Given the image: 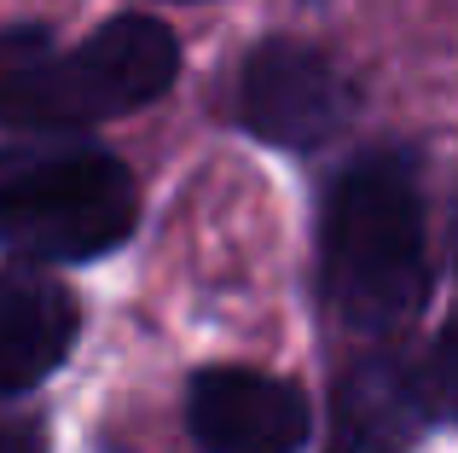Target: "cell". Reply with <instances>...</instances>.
Listing matches in <instances>:
<instances>
[{"mask_svg":"<svg viewBox=\"0 0 458 453\" xmlns=\"http://www.w3.org/2000/svg\"><path fill=\"white\" fill-rule=\"evenodd\" d=\"M319 291L360 338H389L429 303V233L401 146L354 158L319 209Z\"/></svg>","mask_w":458,"mask_h":453,"instance_id":"obj_1","label":"cell"},{"mask_svg":"<svg viewBox=\"0 0 458 453\" xmlns=\"http://www.w3.org/2000/svg\"><path fill=\"white\" fill-rule=\"evenodd\" d=\"M180 76V41L163 18L116 12L111 23L53 53L41 23H12L0 41V105L6 134H88L163 99Z\"/></svg>","mask_w":458,"mask_h":453,"instance_id":"obj_2","label":"cell"},{"mask_svg":"<svg viewBox=\"0 0 458 453\" xmlns=\"http://www.w3.org/2000/svg\"><path fill=\"white\" fill-rule=\"evenodd\" d=\"M140 226V186L116 151L88 134H6L0 233L18 261H99Z\"/></svg>","mask_w":458,"mask_h":453,"instance_id":"obj_3","label":"cell"},{"mask_svg":"<svg viewBox=\"0 0 458 453\" xmlns=\"http://www.w3.org/2000/svg\"><path fill=\"white\" fill-rule=\"evenodd\" d=\"M238 128L279 151H319L360 116V88L331 53L296 35L256 41L233 88Z\"/></svg>","mask_w":458,"mask_h":453,"instance_id":"obj_4","label":"cell"},{"mask_svg":"<svg viewBox=\"0 0 458 453\" xmlns=\"http://www.w3.org/2000/svg\"><path fill=\"white\" fill-rule=\"evenodd\" d=\"M186 431L198 453H302L313 407L291 378L256 366H203L186 384Z\"/></svg>","mask_w":458,"mask_h":453,"instance_id":"obj_5","label":"cell"},{"mask_svg":"<svg viewBox=\"0 0 458 453\" xmlns=\"http://www.w3.org/2000/svg\"><path fill=\"white\" fill-rule=\"evenodd\" d=\"M436 407L424 389V366L401 355H366L331 389V436L325 453H412Z\"/></svg>","mask_w":458,"mask_h":453,"instance_id":"obj_6","label":"cell"},{"mask_svg":"<svg viewBox=\"0 0 458 453\" xmlns=\"http://www.w3.org/2000/svg\"><path fill=\"white\" fill-rule=\"evenodd\" d=\"M81 338V303L64 279H53L35 261H6L0 279V389L6 401L30 396L35 384L70 361Z\"/></svg>","mask_w":458,"mask_h":453,"instance_id":"obj_7","label":"cell"},{"mask_svg":"<svg viewBox=\"0 0 458 453\" xmlns=\"http://www.w3.org/2000/svg\"><path fill=\"white\" fill-rule=\"evenodd\" d=\"M424 389H429L436 419L458 424V314L447 320V331L436 338V349H429V361H424Z\"/></svg>","mask_w":458,"mask_h":453,"instance_id":"obj_8","label":"cell"},{"mask_svg":"<svg viewBox=\"0 0 458 453\" xmlns=\"http://www.w3.org/2000/svg\"><path fill=\"white\" fill-rule=\"evenodd\" d=\"M0 448H6V453H47V424L35 419V413L12 407L6 413V431H0Z\"/></svg>","mask_w":458,"mask_h":453,"instance_id":"obj_9","label":"cell"},{"mask_svg":"<svg viewBox=\"0 0 458 453\" xmlns=\"http://www.w3.org/2000/svg\"><path fill=\"white\" fill-rule=\"evenodd\" d=\"M453 261H458V209H453Z\"/></svg>","mask_w":458,"mask_h":453,"instance_id":"obj_10","label":"cell"}]
</instances>
